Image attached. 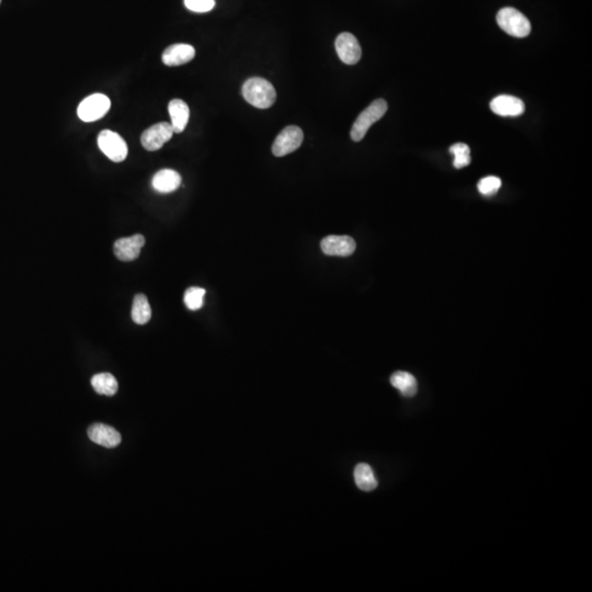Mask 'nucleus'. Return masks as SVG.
I'll list each match as a JSON object with an SVG mask.
<instances>
[{"mask_svg": "<svg viewBox=\"0 0 592 592\" xmlns=\"http://www.w3.org/2000/svg\"><path fill=\"white\" fill-rule=\"evenodd\" d=\"M152 184L157 192H174L181 184V176L171 169H163L153 177Z\"/></svg>", "mask_w": 592, "mask_h": 592, "instance_id": "14", "label": "nucleus"}, {"mask_svg": "<svg viewBox=\"0 0 592 592\" xmlns=\"http://www.w3.org/2000/svg\"><path fill=\"white\" fill-rule=\"evenodd\" d=\"M0 3H1V0H0Z\"/></svg>", "mask_w": 592, "mask_h": 592, "instance_id": "24", "label": "nucleus"}, {"mask_svg": "<svg viewBox=\"0 0 592 592\" xmlns=\"http://www.w3.org/2000/svg\"><path fill=\"white\" fill-rule=\"evenodd\" d=\"M169 116L174 133H182L187 127L190 118V109L181 99H174L169 102Z\"/></svg>", "mask_w": 592, "mask_h": 592, "instance_id": "15", "label": "nucleus"}, {"mask_svg": "<svg viewBox=\"0 0 592 592\" xmlns=\"http://www.w3.org/2000/svg\"><path fill=\"white\" fill-rule=\"evenodd\" d=\"M336 51L338 56L347 65H355L361 60L362 50L355 35L343 32L336 39Z\"/></svg>", "mask_w": 592, "mask_h": 592, "instance_id": "8", "label": "nucleus"}, {"mask_svg": "<svg viewBox=\"0 0 592 592\" xmlns=\"http://www.w3.org/2000/svg\"><path fill=\"white\" fill-rule=\"evenodd\" d=\"M501 184V180L498 177L490 176L479 180L477 188L481 195L484 197H492L499 191Z\"/></svg>", "mask_w": 592, "mask_h": 592, "instance_id": "22", "label": "nucleus"}, {"mask_svg": "<svg viewBox=\"0 0 592 592\" xmlns=\"http://www.w3.org/2000/svg\"><path fill=\"white\" fill-rule=\"evenodd\" d=\"M450 153L454 156L453 165L456 169L464 168L471 163V150L467 145L463 143L452 145L450 147Z\"/></svg>", "mask_w": 592, "mask_h": 592, "instance_id": "20", "label": "nucleus"}, {"mask_svg": "<svg viewBox=\"0 0 592 592\" xmlns=\"http://www.w3.org/2000/svg\"><path fill=\"white\" fill-rule=\"evenodd\" d=\"M111 108V101L102 93H95L86 98L79 105V118L84 122H95L102 118Z\"/></svg>", "mask_w": 592, "mask_h": 592, "instance_id": "5", "label": "nucleus"}, {"mask_svg": "<svg viewBox=\"0 0 592 592\" xmlns=\"http://www.w3.org/2000/svg\"><path fill=\"white\" fill-rule=\"evenodd\" d=\"M184 5L193 12H208L215 7V0H184Z\"/></svg>", "mask_w": 592, "mask_h": 592, "instance_id": "23", "label": "nucleus"}, {"mask_svg": "<svg viewBox=\"0 0 592 592\" xmlns=\"http://www.w3.org/2000/svg\"><path fill=\"white\" fill-rule=\"evenodd\" d=\"M391 384L405 397H413L418 391L416 377L408 372H395L391 377Z\"/></svg>", "mask_w": 592, "mask_h": 592, "instance_id": "16", "label": "nucleus"}, {"mask_svg": "<svg viewBox=\"0 0 592 592\" xmlns=\"http://www.w3.org/2000/svg\"><path fill=\"white\" fill-rule=\"evenodd\" d=\"M144 245L145 238L141 234L120 238L114 244V255L121 261H133L138 258L141 249L144 247Z\"/></svg>", "mask_w": 592, "mask_h": 592, "instance_id": "10", "label": "nucleus"}, {"mask_svg": "<svg viewBox=\"0 0 592 592\" xmlns=\"http://www.w3.org/2000/svg\"><path fill=\"white\" fill-rule=\"evenodd\" d=\"M152 319V310L147 298L144 294H137L132 306V319L137 325L147 324Z\"/></svg>", "mask_w": 592, "mask_h": 592, "instance_id": "19", "label": "nucleus"}, {"mask_svg": "<svg viewBox=\"0 0 592 592\" xmlns=\"http://www.w3.org/2000/svg\"><path fill=\"white\" fill-rule=\"evenodd\" d=\"M303 140L304 133L300 127L294 125L285 127L272 145V153L276 157L289 155L300 148Z\"/></svg>", "mask_w": 592, "mask_h": 592, "instance_id": "6", "label": "nucleus"}, {"mask_svg": "<svg viewBox=\"0 0 592 592\" xmlns=\"http://www.w3.org/2000/svg\"><path fill=\"white\" fill-rule=\"evenodd\" d=\"M490 109L494 114L500 116H519L523 114L526 105L519 98L501 95L490 102Z\"/></svg>", "mask_w": 592, "mask_h": 592, "instance_id": "11", "label": "nucleus"}, {"mask_svg": "<svg viewBox=\"0 0 592 592\" xmlns=\"http://www.w3.org/2000/svg\"><path fill=\"white\" fill-rule=\"evenodd\" d=\"M498 26L514 37H526L531 32V24L523 13L514 8H503L497 15Z\"/></svg>", "mask_w": 592, "mask_h": 592, "instance_id": "3", "label": "nucleus"}, {"mask_svg": "<svg viewBox=\"0 0 592 592\" xmlns=\"http://www.w3.org/2000/svg\"><path fill=\"white\" fill-rule=\"evenodd\" d=\"M91 385L98 394L105 396H114L118 388L116 377L110 373L96 374L91 379Z\"/></svg>", "mask_w": 592, "mask_h": 592, "instance_id": "18", "label": "nucleus"}, {"mask_svg": "<svg viewBox=\"0 0 592 592\" xmlns=\"http://www.w3.org/2000/svg\"><path fill=\"white\" fill-rule=\"evenodd\" d=\"M355 481L357 486L364 492H372L377 487V481L374 476L371 466L366 463L359 464L355 467Z\"/></svg>", "mask_w": 592, "mask_h": 592, "instance_id": "17", "label": "nucleus"}, {"mask_svg": "<svg viewBox=\"0 0 592 592\" xmlns=\"http://www.w3.org/2000/svg\"><path fill=\"white\" fill-rule=\"evenodd\" d=\"M387 103L384 99H377L373 101L368 108L357 118L351 129L350 136L355 142H360L364 140L368 129L375 122L379 121L384 114H386Z\"/></svg>", "mask_w": 592, "mask_h": 592, "instance_id": "2", "label": "nucleus"}, {"mask_svg": "<svg viewBox=\"0 0 592 592\" xmlns=\"http://www.w3.org/2000/svg\"><path fill=\"white\" fill-rule=\"evenodd\" d=\"M204 295H206V289L202 287H189L184 293V304L190 311H197L203 306Z\"/></svg>", "mask_w": 592, "mask_h": 592, "instance_id": "21", "label": "nucleus"}, {"mask_svg": "<svg viewBox=\"0 0 592 592\" xmlns=\"http://www.w3.org/2000/svg\"><path fill=\"white\" fill-rule=\"evenodd\" d=\"M174 129L171 127V124L167 122H161V123L155 124L152 127H148L143 132L141 136V143L143 147L150 152H155V150H161L163 145L166 144L168 141L171 140V137L174 136Z\"/></svg>", "mask_w": 592, "mask_h": 592, "instance_id": "7", "label": "nucleus"}, {"mask_svg": "<svg viewBox=\"0 0 592 592\" xmlns=\"http://www.w3.org/2000/svg\"><path fill=\"white\" fill-rule=\"evenodd\" d=\"M88 437L92 442L105 447H116L121 443V434L114 428L103 424H93L88 429Z\"/></svg>", "mask_w": 592, "mask_h": 592, "instance_id": "12", "label": "nucleus"}, {"mask_svg": "<svg viewBox=\"0 0 592 592\" xmlns=\"http://www.w3.org/2000/svg\"><path fill=\"white\" fill-rule=\"evenodd\" d=\"M321 247L325 255L349 257L355 253L357 244L350 236L330 235L321 240Z\"/></svg>", "mask_w": 592, "mask_h": 592, "instance_id": "9", "label": "nucleus"}, {"mask_svg": "<svg viewBox=\"0 0 592 592\" xmlns=\"http://www.w3.org/2000/svg\"><path fill=\"white\" fill-rule=\"evenodd\" d=\"M242 96L250 105L258 109H268L276 102V92L272 84L260 78L253 77L242 86Z\"/></svg>", "mask_w": 592, "mask_h": 592, "instance_id": "1", "label": "nucleus"}, {"mask_svg": "<svg viewBox=\"0 0 592 592\" xmlns=\"http://www.w3.org/2000/svg\"><path fill=\"white\" fill-rule=\"evenodd\" d=\"M98 146L110 161L121 163L127 158L129 148L125 141L116 132L105 129L98 136Z\"/></svg>", "mask_w": 592, "mask_h": 592, "instance_id": "4", "label": "nucleus"}, {"mask_svg": "<svg viewBox=\"0 0 592 592\" xmlns=\"http://www.w3.org/2000/svg\"><path fill=\"white\" fill-rule=\"evenodd\" d=\"M195 50L189 44H174L163 53V62L166 66H180L192 61Z\"/></svg>", "mask_w": 592, "mask_h": 592, "instance_id": "13", "label": "nucleus"}]
</instances>
